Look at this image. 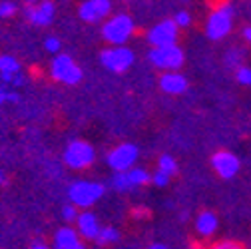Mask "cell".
Instances as JSON below:
<instances>
[{"mask_svg": "<svg viewBox=\"0 0 251 249\" xmlns=\"http://www.w3.org/2000/svg\"><path fill=\"white\" fill-rule=\"evenodd\" d=\"M32 249H50V247H48V245H44L42 241H34V243H32Z\"/></svg>", "mask_w": 251, "mask_h": 249, "instance_id": "32", "label": "cell"}, {"mask_svg": "<svg viewBox=\"0 0 251 249\" xmlns=\"http://www.w3.org/2000/svg\"><path fill=\"white\" fill-rule=\"evenodd\" d=\"M227 62H229V64H233V62L237 64V62H239V56H237V52H229V56H227Z\"/></svg>", "mask_w": 251, "mask_h": 249, "instance_id": "30", "label": "cell"}, {"mask_svg": "<svg viewBox=\"0 0 251 249\" xmlns=\"http://www.w3.org/2000/svg\"><path fill=\"white\" fill-rule=\"evenodd\" d=\"M16 10V6L12 2H4V4H0V18H6V16H12Z\"/></svg>", "mask_w": 251, "mask_h": 249, "instance_id": "27", "label": "cell"}, {"mask_svg": "<svg viewBox=\"0 0 251 249\" xmlns=\"http://www.w3.org/2000/svg\"><path fill=\"white\" fill-rule=\"evenodd\" d=\"M237 80L243 86H251V68H239L237 70Z\"/></svg>", "mask_w": 251, "mask_h": 249, "instance_id": "24", "label": "cell"}, {"mask_svg": "<svg viewBox=\"0 0 251 249\" xmlns=\"http://www.w3.org/2000/svg\"><path fill=\"white\" fill-rule=\"evenodd\" d=\"M158 170H162V172H166L168 175H174L176 174V170H177V166H176V160L172 158V155H162L160 158V162H158Z\"/></svg>", "mask_w": 251, "mask_h": 249, "instance_id": "21", "label": "cell"}, {"mask_svg": "<svg viewBox=\"0 0 251 249\" xmlns=\"http://www.w3.org/2000/svg\"><path fill=\"white\" fill-rule=\"evenodd\" d=\"M26 18L32 22V24H36V26H46V24H50L52 22V18H54V4L52 2H40L38 6H30V8H26Z\"/></svg>", "mask_w": 251, "mask_h": 249, "instance_id": "12", "label": "cell"}, {"mask_svg": "<svg viewBox=\"0 0 251 249\" xmlns=\"http://www.w3.org/2000/svg\"><path fill=\"white\" fill-rule=\"evenodd\" d=\"M106 160H108V166L112 170H116V174L128 172V170H132V166L138 160V148L134 144H122L108 153Z\"/></svg>", "mask_w": 251, "mask_h": 249, "instance_id": "8", "label": "cell"}, {"mask_svg": "<svg viewBox=\"0 0 251 249\" xmlns=\"http://www.w3.org/2000/svg\"><path fill=\"white\" fill-rule=\"evenodd\" d=\"M196 229L201 233V235H211L215 229H217V217L215 213L211 211H201L196 220Z\"/></svg>", "mask_w": 251, "mask_h": 249, "instance_id": "16", "label": "cell"}, {"mask_svg": "<svg viewBox=\"0 0 251 249\" xmlns=\"http://www.w3.org/2000/svg\"><path fill=\"white\" fill-rule=\"evenodd\" d=\"M110 8H112L110 0H86V2L80 6L78 14L86 22H98L104 16H108Z\"/></svg>", "mask_w": 251, "mask_h": 249, "instance_id": "11", "label": "cell"}, {"mask_svg": "<svg viewBox=\"0 0 251 249\" xmlns=\"http://www.w3.org/2000/svg\"><path fill=\"white\" fill-rule=\"evenodd\" d=\"M213 249H243V247L239 243H235V241H222V243L213 245Z\"/></svg>", "mask_w": 251, "mask_h": 249, "instance_id": "28", "label": "cell"}, {"mask_svg": "<svg viewBox=\"0 0 251 249\" xmlns=\"http://www.w3.org/2000/svg\"><path fill=\"white\" fill-rule=\"evenodd\" d=\"M243 36H245V40H249V42H251V26H247V28L243 30Z\"/></svg>", "mask_w": 251, "mask_h": 249, "instance_id": "34", "label": "cell"}, {"mask_svg": "<svg viewBox=\"0 0 251 249\" xmlns=\"http://www.w3.org/2000/svg\"><path fill=\"white\" fill-rule=\"evenodd\" d=\"M22 84H24V78H22L20 74H16L14 80H12V86H22Z\"/></svg>", "mask_w": 251, "mask_h": 249, "instance_id": "31", "label": "cell"}, {"mask_svg": "<svg viewBox=\"0 0 251 249\" xmlns=\"http://www.w3.org/2000/svg\"><path fill=\"white\" fill-rule=\"evenodd\" d=\"M78 211H76V205H64L62 207V217H64L66 222H74V220H78Z\"/></svg>", "mask_w": 251, "mask_h": 249, "instance_id": "23", "label": "cell"}, {"mask_svg": "<svg viewBox=\"0 0 251 249\" xmlns=\"http://www.w3.org/2000/svg\"><path fill=\"white\" fill-rule=\"evenodd\" d=\"M18 74H20V72H18ZM14 76H16V74H8V72H0V80H2L4 84H12Z\"/></svg>", "mask_w": 251, "mask_h": 249, "instance_id": "29", "label": "cell"}, {"mask_svg": "<svg viewBox=\"0 0 251 249\" xmlns=\"http://www.w3.org/2000/svg\"><path fill=\"white\" fill-rule=\"evenodd\" d=\"M170 177L172 175H168L166 172H162V170H158V172H155L153 175H151V181L155 183V185H158V188H164V185L170 181Z\"/></svg>", "mask_w": 251, "mask_h": 249, "instance_id": "22", "label": "cell"}, {"mask_svg": "<svg viewBox=\"0 0 251 249\" xmlns=\"http://www.w3.org/2000/svg\"><path fill=\"white\" fill-rule=\"evenodd\" d=\"M0 72H8V74H18L20 64L18 60L12 56H0Z\"/></svg>", "mask_w": 251, "mask_h": 249, "instance_id": "18", "label": "cell"}, {"mask_svg": "<svg viewBox=\"0 0 251 249\" xmlns=\"http://www.w3.org/2000/svg\"><path fill=\"white\" fill-rule=\"evenodd\" d=\"M126 174H128V179H130V183H132V188L151 181V175H150L146 170H140V168H132V170H128Z\"/></svg>", "mask_w": 251, "mask_h": 249, "instance_id": "17", "label": "cell"}, {"mask_svg": "<svg viewBox=\"0 0 251 249\" xmlns=\"http://www.w3.org/2000/svg\"><path fill=\"white\" fill-rule=\"evenodd\" d=\"M176 38H177V24L174 20H164L160 24H155L148 34V40L151 42L153 48L176 44Z\"/></svg>", "mask_w": 251, "mask_h": 249, "instance_id": "9", "label": "cell"}, {"mask_svg": "<svg viewBox=\"0 0 251 249\" xmlns=\"http://www.w3.org/2000/svg\"><path fill=\"white\" fill-rule=\"evenodd\" d=\"M76 225H78V233L80 235H84V237H88V239H96L98 237V233H100V224H98V220H96V215H94L92 211H84V213H80L78 215V220H76Z\"/></svg>", "mask_w": 251, "mask_h": 249, "instance_id": "14", "label": "cell"}, {"mask_svg": "<svg viewBox=\"0 0 251 249\" xmlns=\"http://www.w3.org/2000/svg\"><path fill=\"white\" fill-rule=\"evenodd\" d=\"M96 153H94V148L88 144V142H82V140H76L72 144H68V148L64 149V162L66 166L74 168V170H82V168H88Z\"/></svg>", "mask_w": 251, "mask_h": 249, "instance_id": "6", "label": "cell"}, {"mask_svg": "<svg viewBox=\"0 0 251 249\" xmlns=\"http://www.w3.org/2000/svg\"><path fill=\"white\" fill-rule=\"evenodd\" d=\"M118 239H120V233H118L116 227H102L100 233H98V237H96V241L102 243V245L114 243V241H118Z\"/></svg>", "mask_w": 251, "mask_h": 249, "instance_id": "19", "label": "cell"}, {"mask_svg": "<svg viewBox=\"0 0 251 249\" xmlns=\"http://www.w3.org/2000/svg\"><path fill=\"white\" fill-rule=\"evenodd\" d=\"M231 22H233V10L229 6H222L211 12V16L207 18L205 24V34L211 40H219L224 38L229 30H231Z\"/></svg>", "mask_w": 251, "mask_h": 249, "instance_id": "5", "label": "cell"}, {"mask_svg": "<svg viewBox=\"0 0 251 249\" xmlns=\"http://www.w3.org/2000/svg\"><path fill=\"white\" fill-rule=\"evenodd\" d=\"M132 32H134V20L126 14H118L110 18L102 28L104 40H108L114 46H124V42L132 36Z\"/></svg>", "mask_w": 251, "mask_h": 249, "instance_id": "1", "label": "cell"}, {"mask_svg": "<svg viewBox=\"0 0 251 249\" xmlns=\"http://www.w3.org/2000/svg\"><path fill=\"white\" fill-rule=\"evenodd\" d=\"M54 249H84L80 241V233L72 227H62L56 231L54 237Z\"/></svg>", "mask_w": 251, "mask_h": 249, "instance_id": "13", "label": "cell"}, {"mask_svg": "<svg viewBox=\"0 0 251 249\" xmlns=\"http://www.w3.org/2000/svg\"><path fill=\"white\" fill-rule=\"evenodd\" d=\"M4 181H6V174H4L2 170H0V185H2Z\"/></svg>", "mask_w": 251, "mask_h": 249, "instance_id": "36", "label": "cell"}, {"mask_svg": "<svg viewBox=\"0 0 251 249\" xmlns=\"http://www.w3.org/2000/svg\"><path fill=\"white\" fill-rule=\"evenodd\" d=\"M148 58H150V62L153 66L164 68V70H177L183 64V52H181V48L177 44L151 48Z\"/></svg>", "mask_w": 251, "mask_h": 249, "instance_id": "3", "label": "cell"}, {"mask_svg": "<svg viewBox=\"0 0 251 249\" xmlns=\"http://www.w3.org/2000/svg\"><path fill=\"white\" fill-rule=\"evenodd\" d=\"M6 102H18V94H14V92H8Z\"/></svg>", "mask_w": 251, "mask_h": 249, "instance_id": "33", "label": "cell"}, {"mask_svg": "<svg viewBox=\"0 0 251 249\" xmlns=\"http://www.w3.org/2000/svg\"><path fill=\"white\" fill-rule=\"evenodd\" d=\"M52 76L58 82L74 86V84H78L82 80V70L78 68V64L68 54H58L52 60Z\"/></svg>", "mask_w": 251, "mask_h": 249, "instance_id": "4", "label": "cell"}, {"mask_svg": "<svg viewBox=\"0 0 251 249\" xmlns=\"http://www.w3.org/2000/svg\"><path fill=\"white\" fill-rule=\"evenodd\" d=\"M100 60L108 70L120 74V72H126L134 64V52L130 48H126V46H114V48L104 50Z\"/></svg>", "mask_w": 251, "mask_h": 249, "instance_id": "7", "label": "cell"}, {"mask_svg": "<svg viewBox=\"0 0 251 249\" xmlns=\"http://www.w3.org/2000/svg\"><path fill=\"white\" fill-rule=\"evenodd\" d=\"M44 48L48 50V52H58L60 50V38H54V36H50V38H46V42H44Z\"/></svg>", "mask_w": 251, "mask_h": 249, "instance_id": "26", "label": "cell"}, {"mask_svg": "<svg viewBox=\"0 0 251 249\" xmlns=\"http://www.w3.org/2000/svg\"><path fill=\"white\" fill-rule=\"evenodd\" d=\"M102 196H104V185L96 181H76L68 190V198L76 207H90Z\"/></svg>", "mask_w": 251, "mask_h": 249, "instance_id": "2", "label": "cell"}, {"mask_svg": "<svg viewBox=\"0 0 251 249\" xmlns=\"http://www.w3.org/2000/svg\"><path fill=\"white\" fill-rule=\"evenodd\" d=\"M211 166H213L215 174L224 179H229L239 172V160L231 151H217L211 158Z\"/></svg>", "mask_w": 251, "mask_h": 249, "instance_id": "10", "label": "cell"}, {"mask_svg": "<svg viewBox=\"0 0 251 249\" xmlns=\"http://www.w3.org/2000/svg\"><path fill=\"white\" fill-rule=\"evenodd\" d=\"M150 249H168V245H164V243H153V245H150Z\"/></svg>", "mask_w": 251, "mask_h": 249, "instance_id": "35", "label": "cell"}, {"mask_svg": "<svg viewBox=\"0 0 251 249\" xmlns=\"http://www.w3.org/2000/svg\"><path fill=\"white\" fill-rule=\"evenodd\" d=\"M114 188L120 190V192L132 190V183H130V179H128V174H126V172H118V174L114 175Z\"/></svg>", "mask_w": 251, "mask_h": 249, "instance_id": "20", "label": "cell"}, {"mask_svg": "<svg viewBox=\"0 0 251 249\" xmlns=\"http://www.w3.org/2000/svg\"><path fill=\"white\" fill-rule=\"evenodd\" d=\"M26 2H36V0H26Z\"/></svg>", "mask_w": 251, "mask_h": 249, "instance_id": "37", "label": "cell"}, {"mask_svg": "<svg viewBox=\"0 0 251 249\" xmlns=\"http://www.w3.org/2000/svg\"><path fill=\"white\" fill-rule=\"evenodd\" d=\"M160 86L166 94H181L187 90V80L177 72H168L160 78Z\"/></svg>", "mask_w": 251, "mask_h": 249, "instance_id": "15", "label": "cell"}, {"mask_svg": "<svg viewBox=\"0 0 251 249\" xmlns=\"http://www.w3.org/2000/svg\"><path fill=\"white\" fill-rule=\"evenodd\" d=\"M174 22L177 24V28H179V26H190V22H192V16L187 14V12H183V10H181V12H177V14H176Z\"/></svg>", "mask_w": 251, "mask_h": 249, "instance_id": "25", "label": "cell"}]
</instances>
